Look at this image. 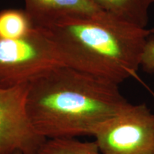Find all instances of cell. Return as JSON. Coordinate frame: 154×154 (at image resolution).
Listing matches in <instances>:
<instances>
[{"label":"cell","mask_w":154,"mask_h":154,"mask_svg":"<svg viewBox=\"0 0 154 154\" xmlns=\"http://www.w3.org/2000/svg\"><path fill=\"white\" fill-rule=\"evenodd\" d=\"M129 103L118 84L64 64L28 83L29 118L47 139L93 136Z\"/></svg>","instance_id":"cell-1"},{"label":"cell","mask_w":154,"mask_h":154,"mask_svg":"<svg viewBox=\"0 0 154 154\" xmlns=\"http://www.w3.org/2000/svg\"><path fill=\"white\" fill-rule=\"evenodd\" d=\"M66 66L118 84L136 77L151 30L109 15L69 17L45 29Z\"/></svg>","instance_id":"cell-2"},{"label":"cell","mask_w":154,"mask_h":154,"mask_svg":"<svg viewBox=\"0 0 154 154\" xmlns=\"http://www.w3.org/2000/svg\"><path fill=\"white\" fill-rule=\"evenodd\" d=\"M63 64L45 31L34 28L17 39L0 38V88L28 84L48 69Z\"/></svg>","instance_id":"cell-3"},{"label":"cell","mask_w":154,"mask_h":154,"mask_svg":"<svg viewBox=\"0 0 154 154\" xmlns=\"http://www.w3.org/2000/svg\"><path fill=\"white\" fill-rule=\"evenodd\" d=\"M93 136L103 154H154V113L145 103H130Z\"/></svg>","instance_id":"cell-4"},{"label":"cell","mask_w":154,"mask_h":154,"mask_svg":"<svg viewBox=\"0 0 154 154\" xmlns=\"http://www.w3.org/2000/svg\"><path fill=\"white\" fill-rule=\"evenodd\" d=\"M28 84L0 88V154H38L47 138L34 130L26 110Z\"/></svg>","instance_id":"cell-5"},{"label":"cell","mask_w":154,"mask_h":154,"mask_svg":"<svg viewBox=\"0 0 154 154\" xmlns=\"http://www.w3.org/2000/svg\"><path fill=\"white\" fill-rule=\"evenodd\" d=\"M24 10L34 27L45 29L69 17L107 15L90 0H24Z\"/></svg>","instance_id":"cell-6"},{"label":"cell","mask_w":154,"mask_h":154,"mask_svg":"<svg viewBox=\"0 0 154 154\" xmlns=\"http://www.w3.org/2000/svg\"><path fill=\"white\" fill-rule=\"evenodd\" d=\"M100 10L113 18L140 28L149 22L153 0H90Z\"/></svg>","instance_id":"cell-7"},{"label":"cell","mask_w":154,"mask_h":154,"mask_svg":"<svg viewBox=\"0 0 154 154\" xmlns=\"http://www.w3.org/2000/svg\"><path fill=\"white\" fill-rule=\"evenodd\" d=\"M34 28L24 9H8L0 11V38L17 39L24 37Z\"/></svg>","instance_id":"cell-8"},{"label":"cell","mask_w":154,"mask_h":154,"mask_svg":"<svg viewBox=\"0 0 154 154\" xmlns=\"http://www.w3.org/2000/svg\"><path fill=\"white\" fill-rule=\"evenodd\" d=\"M38 154H103L94 141H82L76 138L47 139Z\"/></svg>","instance_id":"cell-9"},{"label":"cell","mask_w":154,"mask_h":154,"mask_svg":"<svg viewBox=\"0 0 154 154\" xmlns=\"http://www.w3.org/2000/svg\"><path fill=\"white\" fill-rule=\"evenodd\" d=\"M140 66L149 73H154V37L148 38L140 55Z\"/></svg>","instance_id":"cell-10"},{"label":"cell","mask_w":154,"mask_h":154,"mask_svg":"<svg viewBox=\"0 0 154 154\" xmlns=\"http://www.w3.org/2000/svg\"><path fill=\"white\" fill-rule=\"evenodd\" d=\"M14 154H23V153L20 151H17L16 152H14Z\"/></svg>","instance_id":"cell-11"},{"label":"cell","mask_w":154,"mask_h":154,"mask_svg":"<svg viewBox=\"0 0 154 154\" xmlns=\"http://www.w3.org/2000/svg\"><path fill=\"white\" fill-rule=\"evenodd\" d=\"M153 2H154V0H153ZM151 36H153L154 37V29H152L151 30Z\"/></svg>","instance_id":"cell-12"}]
</instances>
